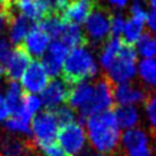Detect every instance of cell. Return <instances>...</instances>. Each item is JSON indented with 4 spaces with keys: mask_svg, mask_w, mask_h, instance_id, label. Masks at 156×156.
<instances>
[{
    "mask_svg": "<svg viewBox=\"0 0 156 156\" xmlns=\"http://www.w3.org/2000/svg\"><path fill=\"white\" fill-rule=\"evenodd\" d=\"M87 132L91 146L100 154L115 151L121 140L118 123L110 110L88 117Z\"/></svg>",
    "mask_w": 156,
    "mask_h": 156,
    "instance_id": "6da1fadb",
    "label": "cell"
},
{
    "mask_svg": "<svg viewBox=\"0 0 156 156\" xmlns=\"http://www.w3.org/2000/svg\"><path fill=\"white\" fill-rule=\"evenodd\" d=\"M98 73V65L91 51L83 46L72 49L62 67V78L71 85L84 82L95 77Z\"/></svg>",
    "mask_w": 156,
    "mask_h": 156,
    "instance_id": "7a4b0ae2",
    "label": "cell"
},
{
    "mask_svg": "<svg viewBox=\"0 0 156 156\" xmlns=\"http://www.w3.org/2000/svg\"><path fill=\"white\" fill-rule=\"evenodd\" d=\"M136 50L133 45L126 44L123 41V46L116 58V61L107 69L106 77L112 82V84H122L128 83L134 78L136 72Z\"/></svg>",
    "mask_w": 156,
    "mask_h": 156,
    "instance_id": "3957f363",
    "label": "cell"
},
{
    "mask_svg": "<svg viewBox=\"0 0 156 156\" xmlns=\"http://www.w3.org/2000/svg\"><path fill=\"white\" fill-rule=\"evenodd\" d=\"M113 100L115 95L112 82L106 76L100 77L94 82V93L90 102L80 110V121L82 118L108 111V108L113 106Z\"/></svg>",
    "mask_w": 156,
    "mask_h": 156,
    "instance_id": "277c9868",
    "label": "cell"
},
{
    "mask_svg": "<svg viewBox=\"0 0 156 156\" xmlns=\"http://www.w3.org/2000/svg\"><path fill=\"white\" fill-rule=\"evenodd\" d=\"M58 122L52 110H45L43 112L37 113L32 119V136L34 138V143L37 146L54 143L57 132H58Z\"/></svg>",
    "mask_w": 156,
    "mask_h": 156,
    "instance_id": "5b68a950",
    "label": "cell"
},
{
    "mask_svg": "<svg viewBox=\"0 0 156 156\" xmlns=\"http://www.w3.org/2000/svg\"><path fill=\"white\" fill-rule=\"evenodd\" d=\"M58 145L62 147L67 156H76L78 155L85 146V130L78 122H72L61 128L57 132Z\"/></svg>",
    "mask_w": 156,
    "mask_h": 156,
    "instance_id": "8992f818",
    "label": "cell"
},
{
    "mask_svg": "<svg viewBox=\"0 0 156 156\" xmlns=\"http://www.w3.org/2000/svg\"><path fill=\"white\" fill-rule=\"evenodd\" d=\"M110 20L111 15L98 4L84 22L87 37L93 41L104 40L110 34Z\"/></svg>",
    "mask_w": 156,
    "mask_h": 156,
    "instance_id": "52a82bcc",
    "label": "cell"
},
{
    "mask_svg": "<svg viewBox=\"0 0 156 156\" xmlns=\"http://www.w3.org/2000/svg\"><path fill=\"white\" fill-rule=\"evenodd\" d=\"M35 146L29 138L0 134V156H35Z\"/></svg>",
    "mask_w": 156,
    "mask_h": 156,
    "instance_id": "ba28073f",
    "label": "cell"
},
{
    "mask_svg": "<svg viewBox=\"0 0 156 156\" xmlns=\"http://www.w3.org/2000/svg\"><path fill=\"white\" fill-rule=\"evenodd\" d=\"M122 146L127 156H151L147 134L140 128H132L123 133Z\"/></svg>",
    "mask_w": 156,
    "mask_h": 156,
    "instance_id": "9c48e42d",
    "label": "cell"
},
{
    "mask_svg": "<svg viewBox=\"0 0 156 156\" xmlns=\"http://www.w3.org/2000/svg\"><path fill=\"white\" fill-rule=\"evenodd\" d=\"M49 83V74L46 73L41 62L33 60L21 78V85L23 90L37 94L41 93Z\"/></svg>",
    "mask_w": 156,
    "mask_h": 156,
    "instance_id": "30bf717a",
    "label": "cell"
},
{
    "mask_svg": "<svg viewBox=\"0 0 156 156\" xmlns=\"http://www.w3.org/2000/svg\"><path fill=\"white\" fill-rule=\"evenodd\" d=\"M72 85L68 84L63 78H55L48 83L45 89L41 91V104L46 110L58 107L61 102L67 101Z\"/></svg>",
    "mask_w": 156,
    "mask_h": 156,
    "instance_id": "8fae6325",
    "label": "cell"
},
{
    "mask_svg": "<svg viewBox=\"0 0 156 156\" xmlns=\"http://www.w3.org/2000/svg\"><path fill=\"white\" fill-rule=\"evenodd\" d=\"M67 55L68 48L62 41L54 40L52 43H50L46 52L41 58V65L50 77H56L61 73Z\"/></svg>",
    "mask_w": 156,
    "mask_h": 156,
    "instance_id": "7c38bea8",
    "label": "cell"
},
{
    "mask_svg": "<svg viewBox=\"0 0 156 156\" xmlns=\"http://www.w3.org/2000/svg\"><path fill=\"white\" fill-rule=\"evenodd\" d=\"M50 39L51 38L45 30H43L38 24H34L27 34L22 46L29 56L43 57L50 45Z\"/></svg>",
    "mask_w": 156,
    "mask_h": 156,
    "instance_id": "4fadbf2b",
    "label": "cell"
},
{
    "mask_svg": "<svg viewBox=\"0 0 156 156\" xmlns=\"http://www.w3.org/2000/svg\"><path fill=\"white\" fill-rule=\"evenodd\" d=\"M98 2L95 0H71L61 17L68 23H84Z\"/></svg>",
    "mask_w": 156,
    "mask_h": 156,
    "instance_id": "5bb4252c",
    "label": "cell"
},
{
    "mask_svg": "<svg viewBox=\"0 0 156 156\" xmlns=\"http://www.w3.org/2000/svg\"><path fill=\"white\" fill-rule=\"evenodd\" d=\"M30 56L24 50L22 45H18L16 49H13L11 56L4 65L5 74L10 80H17L18 78H22L24 71L30 63Z\"/></svg>",
    "mask_w": 156,
    "mask_h": 156,
    "instance_id": "9a60e30c",
    "label": "cell"
},
{
    "mask_svg": "<svg viewBox=\"0 0 156 156\" xmlns=\"http://www.w3.org/2000/svg\"><path fill=\"white\" fill-rule=\"evenodd\" d=\"M15 7L27 20L37 23L51 15L46 0H16Z\"/></svg>",
    "mask_w": 156,
    "mask_h": 156,
    "instance_id": "2e32d148",
    "label": "cell"
},
{
    "mask_svg": "<svg viewBox=\"0 0 156 156\" xmlns=\"http://www.w3.org/2000/svg\"><path fill=\"white\" fill-rule=\"evenodd\" d=\"M113 95L116 101L121 106H134L135 104L145 101L147 96V94L143 89L130 83L117 84L113 90Z\"/></svg>",
    "mask_w": 156,
    "mask_h": 156,
    "instance_id": "e0dca14e",
    "label": "cell"
},
{
    "mask_svg": "<svg viewBox=\"0 0 156 156\" xmlns=\"http://www.w3.org/2000/svg\"><path fill=\"white\" fill-rule=\"evenodd\" d=\"M93 93H94V83L88 80L77 83L71 88V91L67 99L68 105L72 108H77L80 111L90 102Z\"/></svg>",
    "mask_w": 156,
    "mask_h": 156,
    "instance_id": "ac0fdd59",
    "label": "cell"
},
{
    "mask_svg": "<svg viewBox=\"0 0 156 156\" xmlns=\"http://www.w3.org/2000/svg\"><path fill=\"white\" fill-rule=\"evenodd\" d=\"M57 40L62 41L67 48H72V49L83 46L87 44V37L80 29L79 24L68 23V22H65Z\"/></svg>",
    "mask_w": 156,
    "mask_h": 156,
    "instance_id": "d6986e66",
    "label": "cell"
},
{
    "mask_svg": "<svg viewBox=\"0 0 156 156\" xmlns=\"http://www.w3.org/2000/svg\"><path fill=\"white\" fill-rule=\"evenodd\" d=\"M29 20H27L21 13H13L11 21H10V41L11 44H16L17 46L21 45V43L24 41L27 34L30 30Z\"/></svg>",
    "mask_w": 156,
    "mask_h": 156,
    "instance_id": "ffe728a7",
    "label": "cell"
},
{
    "mask_svg": "<svg viewBox=\"0 0 156 156\" xmlns=\"http://www.w3.org/2000/svg\"><path fill=\"white\" fill-rule=\"evenodd\" d=\"M123 46V40L117 38V37H112L110 38L106 44L104 45L102 48V51L100 52V56H99V61H100V65L107 71L111 65L116 61L121 49Z\"/></svg>",
    "mask_w": 156,
    "mask_h": 156,
    "instance_id": "44dd1931",
    "label": "cell"
},
{
    "mask_svg": "<svg viewBox=\"0 0 156 156\" xmlns=\"http://www.w3.org/2000/svg\"><path fill=\"white\" fill-rule=\"evenodd\" d=\"M118 127L122 129H132L139 122V113L134 106H116L113 110Z\"/></svg>",
    "mask_w": 156,
    "mask_h": 156,
    "instance_id": "7402d4cb",
    "label": "cell"
},
{
    "mask_svg": "<svg viewBox=\"0 0 156 156\" xmlns=\"http://www.w3.org/2000/svg\"><path fill=\"white\" fill-rule=\"evenodd\" d=\"M24 91L22 85H20L16 80H10V83L7 84L6 88V100L7 104L10 106V110L12 111V113H16L21 110L22 104H23V99H24Z\"/></svg>",
    "mask_w": 156,
    "mask_h": 156,
    "instance_id": "603a6c76",
    "label": "cell"
},
{
    "mask_svg": "<svg viewBox=\"0 0 156 156\" xmlns=\"http://www.w3.org/2000/svg\"><path fill=\"white\" fill-rule=\"evenodd\" d=\"M144 24L145 22L144 21H139V20H135V18H129L127 22H126V26H124V29H123V41L126 44H129V45H133L134 43L136 44V41L140 39V37L144 34L143 30H144Z\"/></svg>",
    "mask_w": 156,
    "mask_h": 156,
    "instance_id": "cb8c5ba5",
    "label": "cell"
},
{
    "mask_svg": "<svg viewBox=\"0 0 156 156\" xmlns=\"http://www.w3.org/2000/svg\"><path fill=\"white\" fill-rule=\"evenodd\" d=\"M37 24L43 30H45L50 38H55L57 40L61 34V30L63 28L65 21L58 15H50V16L45 17L44 20H41L40 22H38Z\"/></svg>",
    "mask_w": 156,
    "mask_h": 156,
    "instance_id": "d4e9b609",
    "label": "cell"
},
{
    "mask_svg": "<svg viewBox=\"0 0 156 156\" xmlns=\"http://www.w3.org/2000/svg\"><path fill=\"white\" fill-rule=\"evenodd\" d=\"M138 71H139L140 78L145 83L156 87V60L155 58H144L143 61H140L138 66Z\"/></svg>",
    "mask_w": 156,
    "mask_h": 156,
    "instance_id": "484cf974",
    "label": "cell"
},
{
    "mask_svg": "<svg viewBox=\"0 0 156 156\" xmlns=\"http://www.w3.org/2000/svg\"><path fill=\"white\" fill-rule=\"evenodd\" d=\"M29 122L28 119H24L22 117H18V116H13L7 118L5 121V129L9 130V132H12V133H20V134H24L27 136H30L32 135V129H30V126H29Z\"/></svg>",
    "mask_w": 156,
    "mask_h": 156,
    "instance_id": "4316f807",
    "label": "cell"
},
{
    "mask_svg": "<svg viewBox=\"0 0 156 156\" xmlns=\"http://www.w3.org/2000/svg\"><path fill=\"white\" fill-rule=\"evenodd\" d=\"M154 37L151 33H144L136 41V51L145 58H154L156 56Z\"/></svg>",
    "mask_w": 156,
    "mask_h": 156,
    "instance_id": "83f0119b",
    "label": "cell"
},
{
    "mask_svg": "<svg viewBox=\"0 0 156 156\" xmlns=\"http://www.w3.org/2000/svg\"><path fill=\"white\" fill-rule=\"evenodd\" d=\"M54 113H55L56 119H57L60 126H65V124L72 123L76 119L74 111L68 106H58V107L55 108Z\"/></svg>",
    "mask_w": 156,
    "mask_h": 156,
    "instance_id": "f1b7e54d",
    "label": "cell"
},
{
    "mask_svg": "<svg viewBox=\"0 0 156 156\" xmlns=\"http://www.w3.org/2000/svg\"><path fill=\"white\" fill-rule=\"evenodd\" d=\"M145 111L149 122L154 129H156V93L149 94L145 100Z\"/></svg>",
    "mask_w": 156,
    "mask_h": 156,
    "instance_id": "f546056e",
    "label": "cell"
},
{
    "mask_svg": "<svg viewBox=\"0 0 156 156\" xmlns=\"http://www.w3.org/2000/svg\"><path fill=\"white\" fill-rule=\"evenodd\" d=\"M124 26H126V21H124V18H123V16L121 13L111 16V20H110V34L112 37H117L118 38V35H121L123 33Z\"/></svg>",
    "mask_w": 156,
    "mask_h": 156,
    "instance_id": "4dcf8cb0",
    "label": "cell"
},
{
    "mask_svg": "<svg viewBox=\"0 0 156 156\" xmlns=\"http://www.w3.org/2000/svg\"><path fill=\"white\" fill-rule=\"evenodd\" d=\"M39 149L41 150V152L44 154V156H67L65 154V151L62 150V147L58 144H56L55 141L54 143L40 145Z\"/></svg>",
    "mask_w": 156,
    "mask_h": 156,
    "instance_id": "1f68e13d",
    "label": "cell"
},
{
    "mask_svg": "<svg viewBox=\"0 0 156 156\" xmlns=\"http://www.w3.org/2000/svg\"><path fill=\"white\" fill-rule=\"evenodd\" d=\"M13 49L11 46V41L7 39H0V63L4 66L9 57L11 56Z\"/></svg>",
    "mask_w": 156,
    "mask_h": 156,
    "instance_id": "d6a6232c",
    "label": "cell"
},
{
    "mask_svg": "<svg viewBox=\"0 0 156 156\" xmlns=\"http://www.w3.org/2000/svg\"><path fill=\"white\" fill-rule=\"evenodd\" d=\"M130 13H132V18H135V20H139V21H144L146 20V11L143 6V4L139 1V0H135L132 6H130Z\"/></svg>",
    "mask_w": 156,
    "mask_h": 156,
    "instance_id": "836d02e7",
    "label": "cell"
},
{
    "mask_svg": "<svg viewBox=\"0 0 156 156\" xmlns=\"http://www.w3.org/2000/svg\"><path fill=\"white\" fill-rule=\"evenodd\" d=\"M15 11L13 9H4L0 7V35L2 34V32L5 30V28L10 24V21L13 16Z\"/></svg>",
    "mask_w": 156,
    "mask_h": 156,
    "instance_id": "e575fe53",
    "label": "cell"
},
{
    "mask_svg": "<svg viewBox=\"0 0 156 156\" xmlns=\"http://www.w3.org/2000/svg\"><path fill=\"white\" fill-rule=\"evenodd\" d=\"M10 112H11V110H10V106L7 104L6 98L0 94V122L7 119Z\"/></svg>",
    "mask_w": 156,
    "mask_h": 156,
    "instance_id": "d590c367",
    "label": "cell"
},
{
    "mask_svg": "<svg viewBox=\"0 0 156 156\" xmlns=\"http://www.w3.org/2000/svg\"><path fill=\"white\" fill-rule=\"evenodd\" d=\"M145 23L147 24V27L150 28L151 32L156 33V11H150L147 12L146 15V20H145Z\"/></svg>",
    "mask_w": 156,
    "mask_h": 156,
    "instance_id": "8d00e7d4",
    "label": "cell"
},
{
    "mask_svg": "<svg viewBox=\"0 0 156 156\" xmlns=\"http://www.w3.org/2000/svg\"><path fill=\"white\" fill-rule=\"evenodd\" d=\"M110 2L117 7H124L126 4L128 2V0H110Z\"/></svg>",
    "mask_w": 156,
    "mask_h": 156,
    "instance_id": "74e56055",
    "label": "cell"
},
{
    "mask_svg": "<svg viewBox=\"0 0 156 156\" xmlns=\"http://www.w3.org/2000/svg\"><path fill=\"white\" fill-rule=\"evenodd\" d=\"M150 5L154 11H156V0H150Z\"/></svg>",
    "mask_w": 156,
    "mask_h": 156,
    "instance_id": "f35d334b",
    "label": "cell"
},
{
    "mask_svg": "<svg viewBox=\"0 0 156 156\" xmlns=\"http://www.w3.org/2000/svg\"><path fill=\"white\" fill-rule=\"evenodd\" d=\"M2 74H5V69H4V66L0 63V77H1Z\"/></svg>",
    "mask_w": 156,
    "mask_h": 156,
    "instance_id": "ab89813d",
    "label": "cell"
},
{
    "mask_svg": "<svg viewBox=\"0 0 156 156\" xmlns=\"http://www.w3.org/2000/svg\"><path fill=\"white\" fill-rule=\"evenodd\" d=\"M95 156H105L104 154H99V155H95Z\"/></svg>",
    "mask_w": 156,
    "mask_h": 156,
    "instance_id": "60d3db41",
    "label": "cell"
}]
</instances>
